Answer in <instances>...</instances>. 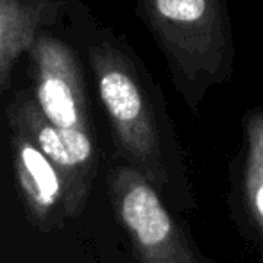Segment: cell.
Wrapping results in <instances>:
<instances>
[{"label":"cell","mask_w":263,"mask_h":263,"mask_svg":"<svg viewBox=\"0 0 263 263\" xmlns=\"http://www.w3.org/2000/svg\"><path fill=\"white\" fill-rule=\"evenodd\" d=\"M136 14L165 55L176 88L197 111L210 88L233 73L235 43L226 0H138Z\"/></svg>","instance_id":"obj_1"},{"label":"cell","mask_w":263,"mask_h":263,"mask_svg":"<svg viewBox=\"0 0 263 263\" xmlns=\"http://www.w3.org/2000/svg\"><path fill=\"white\" fill-rule=\"evenodd\" d=\"M99 97L120 154L154 188L168 181L158 90L135 52L111 32L88 49Z\"/></svg>","instance_id":"obj_2"},{"label":"cell","mask_w":263,"mask_h":263,"mask_svg":"<svg viewBox=\"0 0 263 263\" xmlns=\"http://www.w3.org/2000/svg\"><path fill=\"white\" fill-rule=\"evenodd\" d=\"M107 190L140 263H201L158 190L138 170L127 163L115 166L107 174Z\"/></svg>","instance_id":"obj_3"},{"label":"cell","mask_w":263,"mask_h":263,"mask_svg":"<svg viewBox=\"0 0 263 263\" xmlns=\"http://www.w3.org/2000/svg\"><path fill=\"white\" fill-rule=\"evenodd\" d=\"M6 117L11 131L31 140L58 168L65 186L66 217L77 218L86 208L97 170V153L91 133L55 127L42 113L29 90L14 95L6 107Z\"/></svg>","instance_id":"obj_4"},{"label":"cell","mask_w":263,"mask_h":263,"mask_svg":"<svg viewBox=\"0 0 263 263\" xmlns=\"http://www.w3.org/2000/svg\"><path fill=\"white\" fill-rule=\"evenodd\" d=\"M27 54L32 95L42 113L59 129L91 133L84 73L76 50L42 32Z\"/></svg>","instance_id":"obj_5"},{"label":"cell","mask_w":263,"mask_h":263,"mask_svg":"<svg viewBox=\"0 0 263 263\" xmlns=\"http://www.w3.org/2000/svg\"><path fill=\"white\" fill-rule=\"evenodd\" d=\"M13 165L25 217L36 229L50 233L66 220L65 186L58 168L25 136L13 133Z\"/></svg>","instance_id":"obj_6"},{"label":"cell","mask_w":263,"mask_h":263,"mask_svg":"<svg viewBox=\"0 0 263 263\" xmlns=\"http://www.w3.org/2000/svg\"><path fill=\"white\" fill-rule=\"evenodd\" d=\"M65 0H0V95L9 86L14 63L31 50L43 29L58 20Z\"/></svg>","instance_id":"obj_7"},{"label":"cell","mask_w":263,"mask_h":263,"mask_svg":"<svg viewBox=\"0 0 263 263\" xmlns=\"http://www.w3.org/2000/svg\"><path fill=\"white\" fill-rule=\"evenodd\" d=\"M246 138V199L263 238V109L249 113Z\"/></svg>","instance_id":"obj_8"}]
</instances>
